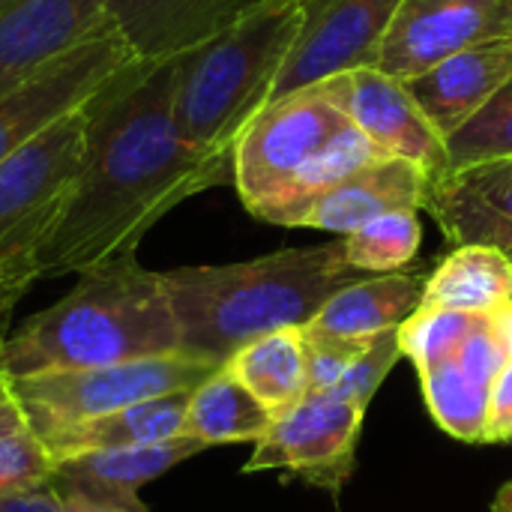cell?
I'll return each instance as SVG.
<instances>
[{
  "mask_svg": "<svg viewBox=\"0 0 512 512\" xmlns=\"http://www.w3.org/2000/svg\"><path fill=\"white\" fill-rule=\"evenodd\" d=\"M318 84L384 156L417 165L432 183L450 174L447 144L414 102L405 81L378 66H360Z\"/></svg>",
  "mask_w": 512,
  "mask_h": 512,
  "instance_id": "8fae6325",
  "label": "cell"
},
{
  "mask_svg": "<svg viewBox=\"0 0 512 512\" xmlns=\"http://www.w3.org/2000/svg\"><path fill=\"white\" fill-rule=\"evenodd\" d=\"M450 177L462 183L465 189H471L477 198H483L489 207H495L498 213L512 219V159L486 162L468 171H456Z\"/></svg>",
  "mask_w": 512,
  "mask_h": 512,
  "instance_id": "1f68e13d",
  "label": "cell"
},
{
  "mask_svg": "<svg viewBox=\"0 0 512 512\" xmlns=\"http://www.w3.org/2000/svg\"><path fill=\"white\" fill-rule=\"evenodd\" d=\"M420 243L423 225L417 219V210L384 213L342 237L345 261L357 273H399L417 258Z\"/></svg>",
  "mask_w": 512,
  "mask_h": 512,
  "instance_id": "4316f807",
  "label": "cell"
},
{
  "mask_svg": "<svg viewBox=\"0 0 512 512\" xmlns=\"http://www.w3.org/2000/svg\"><path fill=\"white\" fill-rule=\"evenodd\" d=\"M363 420L366 408L348 399L306 393L291 411L273 417L270 429L255 441L243 471H285L312 486L339 492L351 477Z\"/></svg>",
  "mask_w": 512,
  "mask_h": 512,
  "instance_id": "9c48e42d",
  "label": "cell"
},
{
  "mask_svg": "<svg viewBox=\"0 0 512 512\" xmlns=\"http://www.w3.org/2000/svg\"><path fill=\"white\" fill-rule=\"evenodd\" d=\"M273 423V414L222 366L189 396L180 435L204 447L255 444Z\"/></svg>",
  "mask_w": 512,
  "mask_h": 512,
  "instance_id": "44dd1931",
  "label": "cell"
},
{
  "mask_svg": "<svg viewBox=\"0 0 512 512\" xmlns=\"http://www.w3.org/2000/svg\"><path fill=\"white\" fill-rule=\"evenodd\" d=\"M510 78L512 36H504L462 48L405 84L447 144V138L474 120Z\"/></svg>",
  "mask_w": 512,
  "mask_h": 512,
  "instance_id": "9a60e30c",
  "label": "cell"
},
{
  "mask_svg": "<svg viewBox=\"0 0 512 512\" xmlns=\"http://www.w3.org/2000/svg\"><path fill=\"white\" fill-rule=\"evenodd\" d=\"M216 369L222 366L186 354H168L99 369H63L24 378H3V384L15 405L21 408L30 429L39 438H48L66 426L105 417L156 396L195 390Z\"/></svg>",
  "mask_w": 512,
  "mask_h": 512,
  "instance_id": "5b68a950",
  "label": "cell"
},
{
  "mask_svg": "<svg viewBox=\"0 0 512 512\" xmlns=\"http://www.w3.org/2000/svg\"><path fill=\"white\" fill-rule=\"evenodd\" d=\"M207 450L192 438H171L162 444H141V447H120V450H93L78 453L69 459H57L48 486L54 492H75L96 501L114 504H144L138 489L174 465L198 456Z\"/></svg>",
  "mask_w": 512,
  "mask_h": 512,
  "instance_id": "e0dca14e",
  "label": "cell"
},
{
  "mask_svg": "<svg viewBox=\"0 0 512 512\" xmlns=\"http://www.w3.org/2000/svg\"><path fill=\"white\" fill-rule=\"evenodd\" d=\"M192 390L156 396L129 408H120L105 417H93L75 426H66L48 438H42L51 459H69L78 453L93 450H120V447H141V444H162L180 438L183 414L189 405Z\"/></svg>",
  "mask_w": 512,
  "mask_h": 512,
  "instance_id": "d6986e66",
  "label": "cell"
},
{
  "mask_svg": "<svg viewBox=\"0 0 512 512\" xmlns=\"http://www.w3.org/2000/svg\"><path fill=\"white\" fill-rule=\"evenodd\" d=\"M417 375H420L423 399H426L435 423L456 441L483 444L489 387L471 381L453 360H444Z\"/></svg>",
  "mask_w": 512,
  "mask_h": 512,
  "instance_id": "d4e9b609",
  "label": "cell"
},
{
  "mask_svg": "<svg viewBox=\"0 0 512 512\" xmlns=\"http://www.w3.org/2000/svg\"><path fill=\"white\" fill-rule=\"evenodd\" d=\"M306 381H309V393H330L342 375L348 372V366L354 363V357L372 342H336V339H318V336H306Z\"/></svg>",
  "mask_w": 512,
  "mask_h": 512,
  "instance_id": "4dcf8cb0",
  "label": "cell"
},
{
  "mask_svg": "<svg viewBox=\"0 0 512 512\" xmlns=\"http://www.w3.org/2000/svg\"><path fill=\"white\" fill-rule=\"evenodd\" d=\"M351 120L321 84L267 102L237 135L231 150V180L252 216L276 204L297 174Z\"/></svg>",
  "mask_w": 512,
  "mask_h": 512,
  "instance_id": "52a82bcc",
  "label": "cell"
},
{
  "mask_svg": "<svg viewBox=\"0 0 512 512\" xmlns=\"http://www.w3.org/2000/svg\"><path fill=\"white\" fill-rule=\"evenodd\" d=\"M180 354V330L162 282L135 255L78 273L72 291L9 333L0 378L99 369Z\"/></svg>",
  "mask_w": 512,
  "mask_h": 512,
  "instance_id": "3957f363",
  "label": "cell"
},
{
  "mask_svg": "<svg viewBox=\"0 0 512 512\" xmlns=\"http://www.w3.org/2000/svg\"><path fill=\"white\" fill-rule=\"evenodd\" d=\"M84 144L87 105L0 162V267H18L33 279L30 261L69 204Z\"/></svg>",
  "mask_w": 512,
  "mask_h": 512,
  "instance_id": "8992f818",
  "label": "cell"
},
{
  "mask_svg": "<svg viewBox=\"0 0 512 512\" xmlns=\"http://www.w3.org/2000/svg\"><path fill=\"white\" fill-rule=\"evenodd\" d=\"M432 180L417 165L381 156L366 168L354 171L342 183L330 186L327 192L306 201L285 228H318L330 234H351L366 222L393 213V210H420Z\"/></svg>",
  "mask_w": 512,
  "mask_h": 512,
  "instance_id": "5bb4252c",
  "label": "cell"
},
{
  "mask_svg": "<svg viewBox=\"0 0 512 512\" xmlns=\"http://www.w3.org/2000/svg\"><path fill=\"white\" fill-rule=\"evenodd\" d=\"M225 369L273 414L291 411L306 393V342L303 327H285L243 345Z\"/></svg>",
  "mask_w": 512,
  "mask_h": 512,
  "instance_id": "7402d4cb",
  "label": "cell"
},
{
  "mask_svg": "<svg viewBox=\"0 0 512 512\" xmlns=\"http://www.w3.org/2000/svg\"><path fill=\"white\" fill-rule=\"evenodd\" d=\"M492 512H512V483H507V486L498 492V498H495V504H492Z\"/></svg>",
  "mask_w": 512,
  "mask_h": 512,
  "instance_id": "d590c367",
  "label": "cell"
},
{
  "mask_svg": "<svg viewBox=\"0 0 512 512\" xmlns=\"http://www.w3.org/2000/svg\"><path fill=\"white\" fill-rule=\"evenodd\" d=\"M474 318L477 315L471 312H453V309H417L399 327L402 357H408L417 366V372L453 360Z\"/></svg>",
  "mask_w": 512,
  "mask_h": 512,
  "instance_id": "f1b7e54d",
  "label": "cell"
},
{
  "mask_svg": "<svg viewBox=\"0 0 512 512\" xmlns=\"http://www.w3.org/2000/svg\"><path fill=\"white\" fill-rule=\"evenodd\" d=\"M447 159L450 174L512 159V78L474 120L447 138Z\"/></svg>",
  "mask_w": 512,
  "mask_h": 512,
  "instance_id": "83f0119b",
  "label": "cell"
},
{
  "mask_svg": "<svg viewBox=\"0 0 512 512\" xmlns=\"http://www.w3.org/2000/svg\"><path fill=\"white\" fill-rule=\"evenodd\" d=\"M507 441H512V357L489 387V411H486V432H483V444H507Z\"/></svg>",
  "mask_w": 512,
  "mask_h": 512,
  "instance_id": "d6a6232c",
  "label": "cell"
},
{
  "mask_svg": "<svg viewBox=\"0 0 512 512\" xmlns=\"http://www.w3.org/2000/svg\"><path fill=\"white\" fill-rule=\"evenodd\" d=\"M3 3H6V0H0V6H3Z\"/></svg>",
  "mask_w": 512,
  "mask_h": 512,
  "instance_id": "8d00e7d4",
  "label": "cell"
},
{
  "mask_svg": "<svg viewBox=\"0 0 512 512\" xmlns=\"http://www.w3.org/2000/svg\"><path fill=\"white\" fill-rule=\"evenodd\" d=\"M423 210L435 216L441 231L453 246L480 243L498 249L512 264V219L489 207L483 198H477L471 189L456 183L453 177H444L432 183Z\"/></svg>",
  "mask_w": 512,
  "mask_h": 512,
  "instance_id": "cb8c5ba5",
  "label": "cell"
},
{
  "mask_svg": "<svg viewBox=\"0 0 512 512\" xmlns=\"http://www.w3.org/2000/svg\"><path fill=\"white\" fill-rule=\"evenodd\" d=\"M54 492V489H51ZM63 512H150L144 504H114V501H96V498H84L75 492H54Z\"/></svg>",
  "mask_w": 512,
  "mask_h": 512,
  "instance_id": "e575fe53",
  "label": "cell"
},
{
  "mask_svg": "<svg viewBox=\"0 0 512 512\" xmlns=\"http://www.w3.org/2000/svg\"><path fill=\"white\" fill-rule=\"evenodd\" d=\"M402 357V345H399V327L387 330L381 336H375L348 366V372L342 375V381L330 390L339 399H348L360 408H369L375 393L381 390L384 378L390 375V369L396 366V360Z\"/></svg>",
  "mask_w": 512,
  "mask_h": 512,
  "instance_id": "f546056e",
  "label": "cell"
},
{
  "mask_svg": "<svg viewBox=\"0 0 512 512\" xmlns=\"http://www.w3.org/2000/svg\"><path fill=\"white\" fill-rule=\"evenodd\" d=\"M510 309H512V300H510Z\"/></svg>",
  "mask_w": 512,
  "mask_h": 512,
  "instance_id": "74e56055",
  "label": "cell"
},
{
  "mask_svg": "<svg viewBox=\"0 0 512 512\" xmlns=\"http://www.w3.org/2000/svg\"><path fill=\"white\" fill-rule=\"evenodd\" d=\"M111 0H6L0 6V96L114 21Z\"/></svg>",
  "mask_w": 512,
  "mask_h": 512,
  "instance_id": "4fadbf2b",
  "label": "cell"
},
{
  "mask_svg": "<svg viewBox=\"0 0 512 512\" xmlns=\"http://www.w3.org/2000/svg\"><path fill=\"white\" fill-rule=\"evenodd\" d=\"M512 36V0H405L381 45L378 69L411 81L444 57Z\"/></svg>",
  "mask_w": 512,
  "mask_h": 512,
  "instance_id": "7c38bea8",
  "label": "cell"
},
{
  "mask_svg": "<svg viewBox=\"0 0 512 512\" xmlns=\"http://www.w3.org/2000/svg\"><path fill=\"white\" fill-rule=\"evenodd\" d=\"M384 153L354 126V123H348L342 132H336L333 138H330V144L297 174V180L288 186V192L276 201V204H270L258 219H264V222H270V225H288V219L306 204V201H312L315 195H321V192H327L330 186H336V183H342L345 177H351L354 171H360V168H366L369 162H375V159H381Z\"/></svg>",
  "mask_w": 512,
  "mask_h": 512,
  "instance_id": "603a6c76",
  "label": "cell"
},
{
  "mask_svg": "<svg viewBox=\"0 0 512 512\" xmlns=\"http://www.w3.org/2000/svg\"><path fill=\"white\" fill-rule=\"evenodd\" d=\"M33 285V279L18 270V267H0V348L9 336V321L12 312L18 306V300L24 297V291Z\"/></svg>",
  "mask_w": 512,
  "mask_h": 512,
  "instance_id": "836d02e7",
  "label": "cell"
},
{
  "mask_svg": "<svg viewBox=\"0 0 512 512\" xmlns=\"http://www.w3.org/2000/svg\"><path fill=\"white\" fill-rule=\"evenodd\" d=\"M423 285L426 279L420 273L402 270L354 279L312 315L303 333L336 342H369L387 330L402 327L420 309Z\"/></svg>",
  "mask_w": 512,
  "mask_h": 512,
  "instance_id": "ac0fdd59",
  "label": "cell"
},
{
  "mask_svg": "<svg viewBox=\"0 0 512 512\" xmlns=\"http://www.w3.org/2000/svg\"><path fill=\"white\" fill-rule=\"evenodd\" d=\"M512 264L492 246H456L426 279L420 309L489 315L510 309Z\"/></svg>",
  "mask_w": 512,
  "mask_h": 512,
  "instance_id": "ffe728a7",
  "label": "cell"
},
{
  "mask_svg": "<svg viewBox=\"0 0 512 512\" xmlns=\"http://www.w3.org/2000/svg\"><path fill=\"white\" fill-rule=\"evenodd\" d=\"M54 471V459L42 438L30 429L21 408L9 396L0 378V498L27 495L45 489Z\"/></svg>",
  "mask_w": 512,
  "mask_h": 512,
  "instance_id": "484cf974",
  "label": "cell"
},
{
  "mask_svg": "<svg viewBox=\"0 0 512 512\" xmlns=\"http://www.w3.org/2000/svg\"><path fill=\"white\" fill-rule=\"evenodd\" d=\"M273 0H111L108 15L138 60H165Z\"/></svg>",
  "mask_w": 512,
  "mask_h": 512,
  "instance_id": "2e32d148",
  "label": "cell"
},
{
  "mask_svg": "<svg viewBox=\"0 0 512 512\" xmlns=\"http://www.w3.org/2000/svg\"><path fill=\"white\" fill-rule=\"evenodd\" d=\"M132 60L138 57L126 36L111 24L99 36L39 69L21 87L0 96V162L66 114L84 108Z\"/></svg>",
  "mask_w": 512,
  "mask_h": 512,
  "instance_id": "ba28073f",
  "label": "cell"
},
{
  "mask_svg": "<svg viewBox=\"0 0 512 512\" xmlns=\"http://www.w3.org/2000/svg\"><path fill=\"white\" fill-rule=\"evenodd\" d=\"M354 279L360 273L345 261L342 240L162 273L180 330V354L213 366H225L243 345L267 333L306 327Z\"/></svg>",
  "mask_w": 512,
  "mask_h": 512,
  "instance_id": "7a4b0ae2",
  "label": "cell"
},
{
  "mask_svg": "<svg viewBox=\"0 0 512 512\" xmlns=\"http://www.w3.org/2000/svg\"><path fill=\"white\" fill-rule=\"evenodd\" d=\"M405 0H303V30L273 84L270 102L339 72L378 66L387 30Z\"/></svg>",
  "mask_w": 512,
  "mask_h": 512,
  "instance_id": "30bf717a",
  "label": "cell"
},
{
  "mask_svg": "<svg viewBox=\"0 0 512 512\" xmlns=\"http://www.w3.org/2000/svg\"><path fill=\"white\" fill-rule=\"evenodd\" d=\"M303 21V0H273L177 54L174 123L192 147L234 150L237 135L270 102Z\"/></svg>",
  "mask_w": 512,
  "mask_h": 512,
  "instance_id": "277c9868",
  "label": "cell"
},
{
  "mask_svg": "<svg viewBox=\"0 0 512 512\" xmlns=\"http://www.w3.org/2000/svg\"><path fill=\"white\" fill-rule=\"evenodd\" d=\"M177 54L132 60L87 102V144L69 204L30 261L33 279L135 255L177 204L231 180V153L192 147L174 123Z\"/></svg>",
  "mask_w": 512,
  "mask_h": 512,
  "instance_id": "6da1fadb",
  "label": "cell"
}]
</instances>
